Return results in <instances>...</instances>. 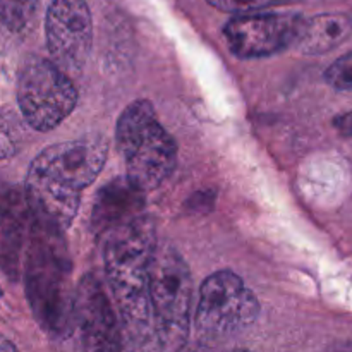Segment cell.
<instances>
[{"label": "cell", "mask_w": 352, "mask_h": 352, "mask_svg": "<svg viewBox=\"0 0 352 352\" xmlns=\"http://www.w3.org/2000/svg\"><path fill=\"white\" fill-rule=\"evenodd\" d=\"M107 153L109 144L98 138L45 148L30 165L24 182L34 215L67 229L81 205L82 191L102 172Z\"/></svg>", "instance_id": "cell-1"}, {"label": "cell", "mask_w": 352, "mask_h": 352, "mask_svg": "<svg viewBox=\"0 0 352 352\" xmlns=\"http://www.w3.org/2000/svg\"><path fill=\"white\" fill-rule=\"evenodd\" d=\"M151 217L140 215L107 234L105 270L122 330L133 346L146 347L155 337L150 308V267L157 250Z\"/></svg>", "instance_id": "cell-2"}, {"label": "cell", "mask_w": 352, "mask_h": 352, "mask_svg": "<svg viewBox=\"0 0 352 352\" xmlns=\"http://www.w3.org/2000/svg\"><path fill=\"white\" fill-rule=\"evenodd\" d=\"M26 294L34 318L54 339L72 332L71 258L65 246L64 230L33 213L28 230Z\"/></svg>", "instance_id": "cell-3"}, {"label": "cell", "mask_w": 352, "mask_h": 352, "mask_svg": "<svg viewBox=\"0 0 352 352\" xmlns=\"http://www.w3.org/2000/svg\"><path fill=\"white\" fill-rule=\"evenodd\" d=\"M116 141L126 160L127 179L144 192L164 184L174 170L177 144L148 100H136L120 113Z\"/></svg>", "instance_id": "cell-4"}, {"label": "cell", "mask_w": 352, "mask_h": 352, "mask_svg": "<svg viewBox=\"0 0 352 352\" xmlns=\"http://www.w3.org/2000/svg\"><path fill=\"white\" fill-rule=\"evenodd\" d=\"M192 277L170 244H157L150 267V308L155 339L162 349L179 351L189 337Z\"/></svg>", "instance_id": "cell-5"}, {"label": "cell", "mask_w": 352, "mask_h": 352, "mask_svg": "<svg viewBox=\"0 0 352 352\" xmlns=\"http://www.w3.org/2000/svg\"><path fill=\"white\" fill-rule=\"evenodd\" d=\"M17 103L24 120L34 131L47 133L71 116L78 89L54 60L28 55L17 71Z\"/></svg>", "instance_id": "cell-6"}, {"label": "cell", "mask_w": 352, "mask_h": 352, "mask_svg": "<svg viewBox=\"0 0 352 352\" xmlns=\"http://www.w3.org/2000/svg\"><path fill=\"white\" fill-rule=\"evenodd\" d=\"M260 302L236 274L217 272L203 282L196 309V333L201 342H223L250 329Z\"/></svg>", "instance_id": "cell-7"}, {"label": "cell", "mask_w": 352, "mask_h": 352, "mask_svg": "<svg viewBox=\"0 0 352 352\" xmlns=\"http://www.w3.org/2000/svg\"><path fill=\"white\" fill-rule=\"evenodd\" d=\"M50 57L69 78L79 76L91 50V12L86 0H54L45 19Z\"/></svg>", "instance_id": "cell-8"}, {"label": "cell", "mask_w": 352, "mask_h": 352, "mask_svg": "<svg viewBox=\"0 0 352 352\" xmlns=\"http://www.w3.org/2000/svg\"><path fill=\"white\" fill-rule=\"evenodd\" d=\"M301 21L296 14H239L226 24L223 36L236 57H270L294 47Z\"/></svg>", "instance_id": "cell-9"}, {"label": "cell", "mask_w": 352, "mask_h": 352, "mask_svg": "<svg viewBox=\"0 0 352 352\" xmlns=\"http://www.w3.org/2000/svg\"><path fill=\"white\" fill-rule=\"evenodd\" d=\"M74 329L82 349L117 351L122 347L117 315L96 275H86L76 289L72 306Z\"/></svg>", "instance_id": "cell-10"}, {"label": "cell", "mask_w": 352, "mask_h": 352, "mask_svg": "<svg viewBox=\"0 0 352 352\" xmlns=\"http://www.w3.org/2000/svg\"><path fill=\"white\" fill-rule=\"evenodd\" d=\"M144 195L146 192L133 184L127 175L112 179L103 186L91 210V229L95 234H109L140 217L144 208Z\"/></svg>", "instance_id": "cell-11"}, {"label": "cell", "mask_w": 352, "mask_h": 352, "mask_svg": "<svg viewBox=\"0 0 352 352\" xmlns=\"http://www.w3.org/2000/svg\"><path fill=\"white\" fill-rule=\"evenodd\" d=\"M351 33V16L320 14L301 21L294 47L306 55H322L342 45Z\"/></svg>", "instance_id": "cell-12"}, {"label": "cell", "mask_w": 352, "mask_h": 352, "mask_svg": "<svg viewBox=\"0 0 352 352\" xmlns=\"http://www.w3.org/2000/svg\"><path fill=\"white\" fill-rule=\"evenodd\" d=\"M40 0H0V23L10 33H23L31 26Z\"/></svg>", "instance_id": "cell-13"}, {"label": "cell", "mask_w": 352, "mask_h": 352, "mask_svg": "<svg viewBox=\"0 0 352 352\" xmlns=\"http://www.w3.org/2000/svg\"><path fill=\"white\" fill-rule=\"evenodd\" d=\"M210 6L217 7L223 12L232 14H251L272 6H282V3H291L294 0H206Z\"/></svg>", "instance_id": "cell-14"}, {"label": "cell", "mask_w": 352, "mask_h": 352, "mask_svg": "<svg viewBox=\"0 0 352 352\" xmlns=\"http://www.w3.org/2000/svg\"><path fill=\"white\" fill-rule=\"evenodd\" d=\"M325 79L332 88L352 91V52L337 58L325 71Z\"/></svg>", "instance_id": "cell-15"}, {"label": "cell", "mask_w": 352, "mask_h": 352, "mask_svg": "<svg viewBox=\"0 0 352 352\" xmlns=\"http://www.w3.org/2000/svg\"><path fill=\"white\" fill-rule=\"evenodd\" d=\"M19 140L21 134L16 120L0 112V160H7L17 153Z\"/></svg>", "instance_id": "cell-16"}, {"label": "cell", "mask_w": 352, "mask_h": 352, "mask_svg": "<svg viewBox=\"0 0 352 352\" xmlns=\"http://www.w3.org/2000/svg\"><path fill=\"white\" fill-rule=\"evenodd\" d=\"M336 126H337V129H339L342 134L352 136V112L346 113V116H342V117H339V119L336 120Z\"/></svg>", "instance_id": "cell-17"}, {"label": "cell", "mask_w": 352, "mask_h": 352, "mask_svg": "<svg viewBox=\"0 0 352 352\" xmlns=\"http://www.w3.org/2000/svg\"><path fill=\"white\" fill-rule=\"evenodd\" d=\"M2 351H16V347H14V344H10L6 337L0 336V352Z\"/></svg>", "instance_id": "cell-18"}, {"label": "cell", "mask_w": 352, "mask_h": 352, "mask_svg": "<svg viewBox=\"0 0 352 352\" xmlns=\"http://www.w3.org/2000/svg\"><path fill=\"white\" fill-rule=\"evenodd\" d=\"M351 19H352V14H351Z\"/></svg>", "instance_id": "cell-19"}]
</instances>
